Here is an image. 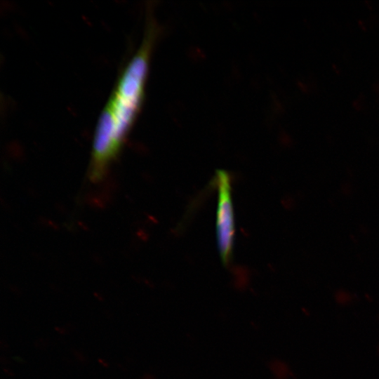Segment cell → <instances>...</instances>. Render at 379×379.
Segmentation results:
<instances>
[{"label": "cell", "mask_w": 379, "mask_h": 379, "mask_svg": "<svg viewBox=\"0 0 379 379\" xmlns=\"http://www.w3.org/2000/svg\"><path fill=\"white\" fill-rule=\"evenodd\" d=\"M157 28L150 24L141 46L125 67L98 121L91 154L90 177L100 180L117 156L139 112Z\"/></svg>", "instance_id": "obj_1"}, {"label": "cell", "mask_w": 379, "mask_h": 379, "mask_svg": "<svg viewBox=\"0 0 379 379\" xmlns=\"http://www.w3.org/2000/svg\"><path fill=\"white\" fill-rule=\"evenodd\" d=\"M218 188V207L216 215V234L220 258L225 265L232 259L234 218L231 195V180L229 173L218 170L215 174Z\"/></svg>", "instance_id": "obj_2"}]
</instances>
